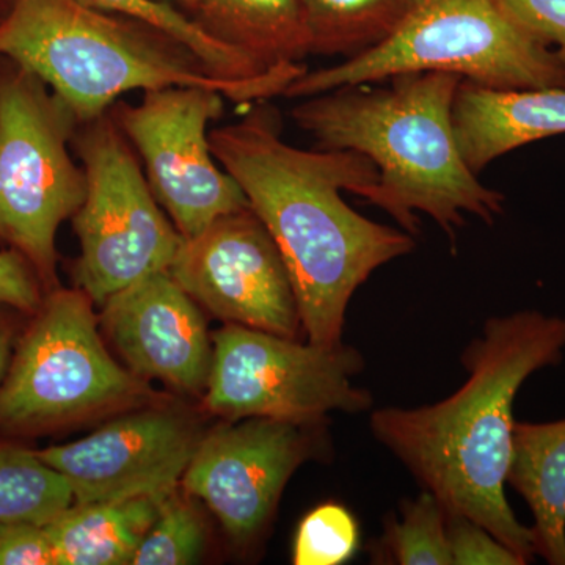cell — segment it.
Here are the masks:
<instances>
[{
  "label": "cell",
  "mask_w": 565,
  "mask_h": 565,
  "mask_svg": "<svg viewBox=\"0 0 565 565\" xmlns=\"http://www.w3.org/2000/svg\"><path fill=\"white\" fill-rule=\"evenodd\" d=\"M210 140L285 259L308 343L340 344L356 289L415 248L412 234L363 217L341 196L364 199L377 184V167L356 151L286 143L269 102L252 104L243 120L215 128Z\"/></svg>",
  "instance_id": "1"
},
{
  "label": "cell",
  "mask_w": 565,
  "mask_h": 565,
  "mask_svg": "<svg viewBox=\"0 0 565 565\" xmlns=\"http://www.w3.org/2000/svg\"><path fill=\"white\" fill-rule=\"evenodd\" d=\"M565 318L522 310L487 319L462 353L467 381L437 404L375 408L371 434L446 512L468 516L533 563V527L505 498L514 403L531 375L563 362Z\"/></svg>",
  "instance_id": "2"
},
{
  "label": "cell",
  "mask_w": 565,
  "mask_h": 565,
  "mask_svg": "<svg viewBox=\"0 0 565 565\" xmlns=\"http://www.w3.org/2000/svg\"><path fill=\"white\" fill-rule=\"evenodd\" d=\"M460 82L440 71L396 74L382 88L353 85L303 98L291 117L318 150L356 151L375 163L377 184L364 199L404 232L419 233L423 212L456 244L465 214L492 225L504 210V196L478 180L457 145L452 104Z\"/></svg>",
  "instance_id": "3"
},
{
  "label": "cell",
  "mask_w": 565,
  "mask_h": 565,
  "mask_svg": "<svg viewBox=\"0 0 565 565\" xmlns=\"http://www.w3.org/2000/svg\"><path fill=\"white\" fill-rule=\"evenodd\" d=\"M0 57L36 74L79 125L137 90L195 85L247 106L286 92L274 82L218 79L172 33L81 0H14L0 24Z\"/></svg>",
  "instance_id": "4"
},
{
  "label": "cell",
  "mask_w": 565,
  "mask_h": 565,
  "mask_svg": "<svg viewBox=\"0 0 565 565\" xmlns=\"http://www.w3.org/2000/svg\"><path fill=\"white\" fill-rule=\"evenodd\" d=\"M422 71L493 90L565 87L563 62L508 0H415L384 43L330 68L305 71L282 96L310 98Z\"/></svg>",
  "instance_id": "5"
},
{
  "label": "cell",
  "mask_w": 565,
  "mask_h": 565,
  "mask_svg": "<svg viewBox=\"0 0 565 565\" xmlns=\"http://www.w3.org/2000/svg\"><path fill=\"white\" fill-rule=\"evenodd\" d=\"M81 289L44 296L0 384V434L36 437L150 399L148 382L111 359Z\"/></svg>",
  "instance_id": "6"
},
{
  "label": "cell",
  "mask_w": 565,
  "mask_h": 565,
  "mask_svg": "<svg viewBox=\"0 0 565 565\" xmlns=\"http://www.w3.org/2000/svg\"><path fill=\"white\" fill-rule=\"evenodd\" d=\"M79 121L32 71L0 57V243L32 264L44 291L61 286L55 237L85 196L74 162Z\"/></svg>",
  "instance_id": "7"
},
{
  "label": "cell",
  "mask_w": 565,
  "mask_h": 565,
  "mask_svg": "<svg viewBox=\"0 0 565 565\" xmlns=\"http://www.w3.org/2000/svg\"><path fill=\"white\" fill-rule=\"evenodd\" d=\"M71 145L85 173L84 202L71 217L81 244L71 274L74 288L102 307L141 278L169 270L184 237L110 110L81 122Z\"/></svg>",
  "instance_id": "8"
},
{
  "label": "cell",
  "mask_w": 565,
  "mask_h": 565,
  "mask_svg": "<svg viewBox=\"0 0 565 565\" xmlns=\"http://www.w3.org/2000/svg\"><path fill=\"white\" fill-rule=\"evenodd\" d=\"M364 356L353 345L300 343L226 323L212 334L204 407L226 422L269 418L296 424L329 422L332 412L363 414L373 393L353 385Z\"/></svg>",
  "instance_id": "9"
},
{
  "label": "cell",
  "mask_w": 565,
  "mask_h": 565,
  "mask_svg": "<svg viewBox=\"0 0 565 565\" xmlns=\"http://www.w3.org/2000/svg\"><path fill=\"white\" fill-rule=\"evenodd\" d=\"M225 99L211 88L178 85L143 92L139 104L118 102L110 109L156 200L184 239L248 207L243 189L211 148L207 128L222 117Z\"/></svg>",
  "instance_id": "10"
},
{
  "label": "cell",
  "mask_w": 565,
  "mask_h": 565,
  "mask_svg": "<svg viewBox=\"0 0 565 565\" xmlns=\"http://www.w3.org/2000/svg\"><path fill=\"white\" fill-rule=\"evenodd\" d=\"M329 451L326 423L228 422L204 434L181 487L214 512L234 545L248 550L269 530L297 468Z\"/></svg>",
  "instance_id": "11"
},
{
  "label": "cell",
  "mask_w": 565,
  "mask_h": 565,
  "mask_svg": "<svg viewBox=\"0 0 565 565\" xmlns=\"http://www.w3.org/2000/svg\"><path fill=\"white\" fill-rule=\"evenodd\" d=\"M167 273L200 307L226 323L286 338L303 332L288 267L250 206L182 239Z\"/></svg>",
  "instance_id": "12"
},
{
  "label": "cell",
  "mask_w": 565,
  "mask_h": 565,
  "mask_svg": "<svg viewBox=\"0 0 565 565\" xmlns=\"http://www.w3.org/2000/svg\"><path fill=\"white\" fill-rule=\"evenodd\" d=\"M204 434L177 408L150 407L73 444L35 449L68 482L74 503L162 497L181 484Z\"/></svg>",
  "instance_id": "13"
},
{
  "label": "cell",
  "mask_w": 565,
  "mask_h": 565,
  "mask_svg": "<svg viewBox=\"0 0 565 565\" xmlns=\"http://www.w3.org/2000/svg\"><path fill=\"white\" fill-rule=\"evenodd\" d=\"M98 318L134 375L161 381L181 393L206 392L212 338L200 305L167 270L110 296Z\"/></svg>",
  "instance_id": "14"
},
{
  "label": "cell",
  "mask_w": 565,
  "mask_h": 565,
  "mask_svg": "<svg viewBox=\"0 0 565 565\" xmlns=\"http://www.w3.org/2000/svg\"><path fill=\"white\" fill-rule=\"evenodd\" d=\"M452 126L465 163L481 173L515 148L565 134V87L493 90L462 79Z\"/></svg>",
  "instance_id": "15"
},
{
  "label": "cell",
  "mask_w": 565,
  "mask_h": 565,
  "mask_svg": "<svg viewBox=\"0 0 565 565\" xmlns=\"http://www.w3.org/2000/svg\"><path fill=\"white\" fill-rule=\"evenodd\" d=\"M172 6L210 39L266 68L297 65L310 55L300 0H172Z\"/></svg>",
  "instance_id": "16"
},
{
  "label": "cell",
  "mask_w": 565,
  "mask_h": 565,
  "mask_svg": "<svg viewBox=\"0 0 565 565\" xmlns=\"http://www.w3.org/2000/svg\"><path fill=\"white\" fill-rule=\"evenodd\" d=\"M508 484L530 505L537 556L565 565V418L515 422Z\"/></svg>",
  "instance_id": "17"
},
{
  "label": "cell",
  "mask_w": 565,
  "mask_h": 565,
  "mask_svg": "<svg viewBox=\"0 0 565 565\" xmlns=\"http://www.w3.org/2000/svg\"><path fill=\"white\" fill-rule=\"evenodd\" d=\"M167 494V493H166ZM162 497L73 503L47 523L57 565H128L159 514Z\"/></svg>",
  "instance_id": "18"
},
{
  "label": "cell",
  "mask_w": 565,
  "mask_h": 565,
  "mask_svg": "<svg viewBox=\"0 0 565 565\" xmlns=\"http://www.w3.org/2000/svg\"><path fill=\"white\" fill-rule=\"evenodd\" d=\"M415 0H300L310 55L355 57L388 40Z\"/></svg>",
  "instance_id": "19"
},
{
  "label": "cell",
  "mask_w": 565,
  "mask_h": 565,
  "mask_svg": "<svg viewBox=\"0 0 565 565\" xmlns=\"http://www.w3.org/2000/svg\"><path fill=\"white\" fill-rule=\"evenodd\" d=\"M73 503L66 479L35 449L0 438V526H44Z\"/></svg>",
  "instance_id": "20"
},
{
  "label": "cell",
  "mask_w": 565,
  "mask_h": 565,
  "mask_svg": "<svg viewBox=\"0 0 565 565\" xmlns=\"http://www.w3.org/2000/svg\"><path fill=\"white\" fill-rule=\"evenodd\" d=\"M367 552L379 565H452L444 505L427 490L404 500L399 516L386 515L384 533Z\"/></svg>",
  "instance_id": "21"
},
{
  "label": "cell",
  "mask_w": 565,
  "mask_h": 565,
  "mask_svg": "<svg viewBox=\"0 0 565 565\" xmlns=\"http://www.w3.org/2000/svg\"><path fill=\"white\" fill-rule=\"evenodd\" d=\"M206 548V525L191 494L173 489L162 498L159 514L145 535L132 565L199 563Z\"/></svg>",
  "instance_id": "22"
},
{
  "label": "cell",
  "mask_w": 565,
  "mask_h": 565,
  "mask_svg": "<svg viewBox=\"0 0 565 565\" xmlns=\"http://www.w3.org/2000/svg\"><path fill=\"white\" fill-rule=\"evenodd\" d=\"M360 548V527L345 505L323 503L308 512L294 539L292 564L341 565Z\"/></svg>",
  "instance_id": "23"
},
{
  "label": "cell",
  "mask_w": 565,
  "mask_h": 565,
  "mask_svg": "<svg viewBox=\"0 0 565 565\" xmlns=\"http://www.w3.org/2000/svg\"><path fill=\"white\" fill-rule=\"evenodd\" d=\"M81 2L95 9L140 18L172 33L182 43L188 44L217 76H225L236 66L237 54L232 47L210 39L172 3L156 2V0H81Z\"/></svg>",
  "instance_id": "24"
},
{
  "label": "cell",
  "mask_w": 565,
  "mask_h": 565,
  "mask_svg": "<svg viewBox=\"0 0 565 565\" xmlns=\"http://www.w3.org/2000/svg\"><path fill=\"white\" fill-rule=\"evenodd\" d=\"M446 535L452 565H525L484 526L455 512H446Z\"/></svg>",
  "instance_id": "25"
},
{
  "label": "cell",
  "mask_w": 565,
  "mask_h": 565,
  "mask_svg": "<svg viewBox=\"0 0 565 565\" xmlns=\"http://www.w3.org/2000/svg\"><path fill=\"white\" fill-rule=\"evenodd\" d=\"M44 296L46 291L32 264L11 248L0 250V303L32 316Z\"/></svg>",
  "instance_id": "26"
},
{
  "label": "cell",
  "mask_w": 565,
  "mask_h": 565,
  "mask_svg": "<svg viewBox=\"0 0 565 565\" xmlns=\"http://www.w3.org/2000/svg\"><path fill=\"white\" fill-rule=\"evenodd\" d=\"M0 565H57L46 526H0Z\"/></svg>",
  "instance_id": "27"
},
{
  "label": "cell",
  "mask_w": 565,
  "mask_h": 565,
  "mask_svg": "<svg viewBox=\"0 0 565 565\" xmlns=\"http://www.w3.org/2000/svg\"><path fill=\"white\" fill-rule=\"evenodd\" d=\"M508 3L546 44H555L557 58L565 66V0H508Z\"/></svg>",
  "instance_id": "28"
},
{
  "label": "cell",
  "mask_w": 565,
  "mask_h": 565,
  "mask_svg": "<svg viewBox=\"0 0 565 565\" xmlns=\"http://www.w3.org/2000/svg\"><path fill=\"white\" fill-rule=\"evenodd\" d=\"M9 305L0 303V384L6 377L9 370L11 356H13L14 348H17L18 334L17 326L11 322V316L7 315Z\"/></svg>",
  "instance_id": "29"
},
{
  "label": "cell",
  "mask_w": 565,
  "mask_h": 565,
  "mask_svg": "<svg viewBox=\"0 0 565 565\" xmlns=\"http://www.w3.org/2000/svg\"><path fill=\"white\" fill-rule=\"evenodd\" d=\"M14 0H0V24L9 17Z\"/></svg>",
  "instance_id": "30"
},
{
  "label": "cell",
  "mask_w": 565,
  "mask_h": 565,
  "mask_svg": "<svg viewBox=\"0 0 565 565\" xmlns=\"http://www.w3.org/2000/svg\"><path fill=\"white\" fill-rule=\"evenodd\" d=\"M156 2H166V3H172V0H156Z\"/></svg>",
  "instance_id": "31"
}]
</instances>
